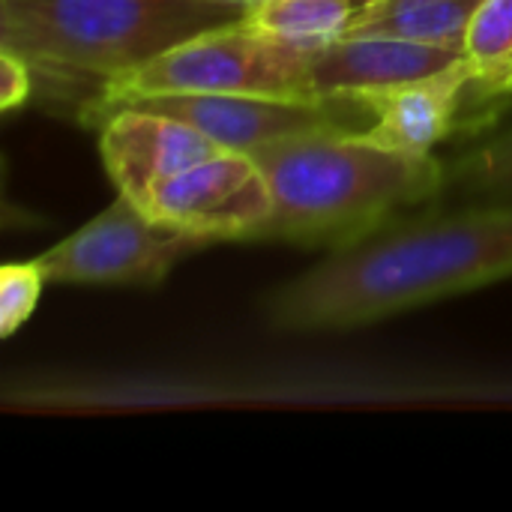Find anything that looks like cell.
<instances>
[{
    "label": "cell",
    "instance_id": "cell-13",
    "mask_svg": "<svg viewBox=\"0 0 512 512\" xmlns=\"http://www.w3.org/2000/svg\"><path fill=\"white\" fill-rule=\"evenodd\" d=\"M483 0H369L348 36L384 33L432 42H459Z\"/></svg>",
    "mask_w": 512,
    "mask_h": 512
},
{
    "label": "cell",
    "instance_id": "cell-1",
    "mask_svg": "<svg viewBox=\"0 0 512 512\" xmlns=\"http://www.w3.org/2000/svg\"><path fill=\"white\" fill-rule=\"evenodd\" d=\"M504 279H512V204H465L396 219L333 249L270 291L261 315L279 333L357 330Z\"/></svg>",
    "mask_w": 512,
    "mask_h": 512
},
{
    "label": "cell",
    "instance_id": "cell-9",
    "mask_svg": "<svg viewBox=\"0 0 512 512\" xmlns=\"http://www.w3.org/2000/svg\"><path fill=\"white\" fill-rule=\"evenodd\" d=\"M219 150L225 147H219L195 126L141 105L114 108L99 123L102 165L114 189L135 204H141L147 192L165 177L207 156H216Z\"/></svg>",
    "mask_w": 512,
    "mask_h": 512
},
{
    "label": "cell",
    "instance_id": "cell-7",
    "mask_svg": "<svg viewBox=\"0 0 512 512\" xmlns=\"http://www.w3.org/2000/svg\"><path fill=\"white\" fill-rule=\"evenodd\" d=\"M141 207L159 222L207 243H255L273 198L252 153L219 150L156 183Z\"/></svg>",
    "mask_w": 512,
    "mask_h": 512
},
{
    "label": "cell",
    "instance_id": "cell-5",
    "mask_svg": "<svg viewBox=\"0 0 512 512\" xmlns=\"http://www.w3.org/2000/svg\"><path fill=\"white\" fill-rule=\"evenodd\" d=\"M312 51L249 27L243 18L189 36L126 75L108 81L84 108V123H102L114 108L177 93H231L273 99H321L309 72Z\"/></svg>",
    "mask_w": 512,
    "mask_h": 512
},
{
    "label": "cell",
    "instance_id": "cell-4",
    "mask_svg": "<svg viewBox=\"0 0 512 512\" xmlns=\"http://www.w3.org/2000/svg\"><path fill=\"white\" fill-rule=\"evenodd\" d=\"M243 15L219 0H0V48L36 78L90 87L93 99L165 48Z\"/></svg>",
    "mask_w": 512,
    "mask_h": 512
},
{
    "label": "cell",
    "instance_id": "cell-18",
    "mask_svg": "<svg viewBox=\"0 0 512 512\" xmlns=\"http://www.w3.org/2000/svg\"><path fill=\"white\" fill-rule=\"evenodd\" d=\"M219 3H231V6H243V9H249L255 0H219Z\"/></svg>",
    "mask_w": 512,
    "mask_h": 512
},
{
    "label": "cell",
    "instance_id": "cell-16",
    "mask_svg": "<svg viewBox=\"0 0 512 512\" xmlns=\"http://www.w3.org/2000/svg\"><path fill=\"white\" fill-rule=\"evenodd\" d=\"M45 285H48V279L36 267L33 258L6 264L0 270V336L3 339L18 333L30 321Z\"/></svg>",
    "mask_w": 512,
    "mask_h": 512
},
{
    "label": "cell",
    "instance_id": "cell-15",
    "mask_svg": "<svg viewBox=\"0 0 512 512\" xmlns=\"http://www.w3.org/2000/svg\"><path fill=\"white\" fill-rule=\"evenodd\" d=\"M444 192L465 204H512V126L447 165Z\"/></svg>",
    "mask_w": 512,
    "mask_h": 512
},
{
    "label": "cell",
    "instance_id": "cell-17",
    "mask_svg": "<svg viewBox=\"0 0 512 512\" xmlns=\"http://www.w3.org/2000/svg\"><path fill=\"white\" fill-rule=\"evenodd\" d=\"M33 78H36V72L30 69L27 60L0 48V108L3 111H15L30 99Z\"/></svg>",
    "mask_w": 512,
    "mask_h": 512
},
{
    "label": "cell",
    "instance_id": "cell-3",
    "mask_svg": "<svg viewBox=\"0 0 512 512\" xmlns=\"http://www.w3.org/2000/svg\"><path fill=\"white\" fill-rule=\"evenodd\" d=\"M27 414H132L180 408H512V381H321L312 375H33L9 387Z\"/></svg>",
    "mask_w": 512,
    "mask_h": 512
},
{
    "label": "cell",
    "instance_id": "cell-8",
    "mask_svg": "<svg viewBox=\"0 0 512 512\" xmlns=\"http://www.w3.org/2000/svg\"><path fill=\"white\" fill-rule=\"evenodd\" d=\"M129 105H141L159 114H171L225 150L255 153L264 144L318 132V129H354V114L369 111L354 99H273V96H231V93H177L153 96Z\"/></svg>",
    "mask_w": 512,
    "mask_h": 512
},
{
    "label": "cell",
    "instance_id": "cell-6",
    "mask_svg": "<svg viewBox=\"0 0 512 512\" xmlns=\"http://www.w3.org/2000/svg\"><path fill=\"white\" fill-rule=\"evenodd\" d=\"M213 243L171 228L141 204L120 195L78 231L39 252L33 261L48 285H129L156 288L177 264Z\"/></svg>",
    "mask_w": 512,
    "mask_h": 512
},
{
    "label": "cell",
    "instance_id": "cell-14",
    "mask_svg": "<svg viewBox=\"0 0 512 512\" xmlns=\"http://www.w3.org/2000/svg\"><path fill=\"white\" fill-rule=\"evenodd\" d=\"M474 78L468 96L492 102L512 93V0H483L465 30Z\"/></svg>",
    "mask_w": 512,
    "mask_h": 512
},
{
    "label": "cell",
    "instance_id": "cell-2",
    "mask_svg": "<svg viewBox=\"0 0 512 512\" xmlns=\"http://www.w3.org/2000/svg\"><path fill=\"white\" fill-rule=\"evenodd\" d=\"M273 210L255 240L342 249L435 201L447 165L396 153L354 129H318L258 147Z\"/></svg>",
    "mask_w": 512,
    "mask_h": 512
},
{
    "label": "cell",
    "instance_id": "cell-10",
    "mask_svg": "<svg viewBox=\"0 0 512 512\" xmlns=\"http://www.w3.org/2000/svg\"><path fill=\"white\" fill-rule=\"evenodd\" d=\"M465 57L459 42H432L384 33L342 36L312 51L309 72L321 99H354L402 81L432 75Z\"/></svg>",
    "mask_w": 512,
    "mask_h": 512
},
{
    "label": "cell",
    "instance_id": "cell-11",
    "mask_svg": "<svg viewBox=\"0 0 512 512\" xmlns=\"http://www.w3.org/2000/svg\"><path fill=\"white\" fill-rule=\"evenodd\" d=\"M471 78V60L462 57L432 75L354 96V102L369 111V126L360 132L396 153L432 156V150L456 129Z\"/></svg>",
    "mask_w": 512,
    "mask_h": 512
},
{
    "label": "cell",
    "instance_id": "cell-12",
    "mask_svg": "<svg viewBox=\"0 0 512 512\" xmlns=\"http://www.w3.org/2000/svg\"><path fill=\"white\" fill-rule=\"evenodd\" d=\"M369 0H255L243 21L300 48H324L354 30Z\"/></svg>",
    "mask_w": 512,
    "mask_h": 512
}]
</instances>
